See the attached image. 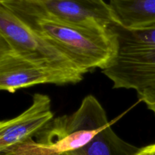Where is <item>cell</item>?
Wrapping results in <instances>:
<instances>
[{"label":"cell","instance_id":"6da1fadb","mask_svg":"<svg viewBox=\"0 0 155 155\" xmlns=\"http://www.w3.org/2000/svg\"><path fill=\"white\" fill-rule=\"evenodd\" d=\"M25 25L64 53L84 74L105 69L117 50L113 28L100 30L62 22L33 12L12 0H0Z\"/></svg>","mask_w":155,"mask_h":155},{"label":"cell","instance_id":"7a4b0ae2","mask_svg":"<svg viewBox=\"0 0 155 155\" xmlns=\"http://www.w3.org/2000/svg\"><path fill=\"white\" fill-rule=\"evenodd\" d=\"M117 50L101 73L114 89H133L155 114V25L130 29L116 24Z\"/></svg>","mask_w":155,"mask_h":155},{"label":"cell","instance_id":"3957f363","mask_svg":"<svg viewBox=\"0 0 155 155\" xmlns=\"http://www.w3.org/2000/svg\"><path fill=\"white\" fill-rule=\"evenodd\" d=\"M109 124L103 106L89 95L73 114L54 117L36 139L0 155H61L87 145Z\"/></svg>","mask_w":155,"mask_h":155},{"label":"cell","instance_id":"277c9868","mask_svg":"<svg viewBox=\"0 0 155 155\" xmlns=\"http://www.w3.org/2000/svg\"><path fill=\"white\" fill-rule=\"evenodd\" d=\"M0 45L52 71L76 84L83 79L81 70L59 48L33 32L9 9L0 5Z\"/></svg>","mask_w":155,"mask_h":155},{"label":"cell","instance_id":"5b68a950","mask_svg":"<svg viewBox=\"0 0 155 155\" xmlns=\"http://www.w3.org/2000/svg\"><path fill=\"white\" fill-rule=\"evenodd\" d=\"M33 12L80 27L110 30L118 24L104 0H12Z\"/></svg>","mask_w":155,"mask_h":155},{"label":"cell","instance_id":"8992f818","mask_svg":"<svg viewBox=\"0 0 155 155\" xmlns=\"http://www.w3.org/2000/svg\"><path fill=\"white\" fill-rule=\"evenodd\" d=\"M54 118L50 97L34 94L32 104L27 110L16 117L0 123V154L33 139Z\"/></svg>","mask_w":155,"mask_h":155},{"label":"cell","instance_id":"52a82bcc","mask_svg":"<svg viewBox=\"0 0 155 155\" xmlns=\"http://www.w3.org/2000/svg\"><path fill=\"white\" fill-rule=\"evenodd\" d=\"M40 84L66 85V80L36 64L9 48L0 45V89L14 93L18 89Z\"/></svg>","mask_w":155,"mask_h":155},{"label":"cell","instance_id":"ba28073f","mask_svg":"<svg viewBox=\"0 0 155 155\" xmlns=\"http://www.w3.org/2000/svg\"><path fill=\"white\" fill-rule=\"evenodd\" d=\"M109 5L116 21L124 27L155 25V0H110Z\"/></svg>","mask_w":155,"mask_h":155},{"label":"cell","instance_id":"9c48e42d","mask_svg":"<svg viewBox=\"0 0 155 155\" xmlns=\"http://www.w3.org/2000/svg\"><path fill=\"white\" fill-rule=\"evenodd\" d=\"M138 150L121 139L110 124L87 145L61 155H133Z\"/></svg>","mask_w":155,"mask_h":155},{"label":"cell","instance_id":"30bf717a","mask_svg":"<svg viewBox=\"0 0 155 155\" xmlns=\"http://www.w3.org/2000/svg\"><path fill=\"white\" fill-rule=\"evenodd\" d=\"M133 155H155V143L139 148Z\"/></svg>","mask_w":155,"mask_h":155}]
</instances>
